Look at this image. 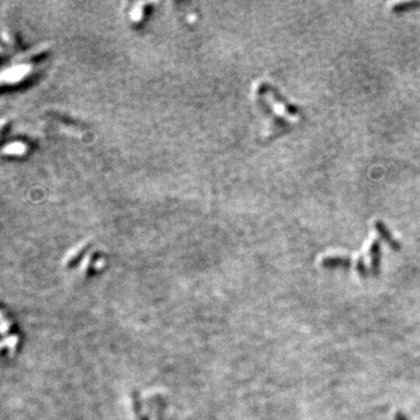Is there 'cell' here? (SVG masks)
<instances>
[{
    "mask_svg": "<svg viewBox=\"0 0 420 420\" xmlns=\"http://www.w3.org/2000/svg\"><path fill=\"white\" fill-rule=\"evenodd\" d=\"M370 256H371V270L370 272L374 275H377L380 273V267H381V248H380V242L375 241L371 249H370Z\"/></svg>",
    "mask_w": 420,
    "mask_h": 420,
    "instance_id": "cell-1",
    "label": "cell"
},
{
    "mask_svg": "<svg viewBox=\"0 0 420 420\" xmlns=\"http://www.w3.org/2000/svg\"><path fill=\"white\" fill-rule=\"evenodd\" d=\"M377 229H378V231L381 232L382 237H383L384 240L388 242L390 247H391L392 249H395V250H399L400 249V245H399L398 242H397L395 240V238H393L391 236V235H390V232L388 231L387 228H385V226L383 224H382V223H378V224H377Z\"/></svg>",
    "mask_w": 420,
    "mask_h": 420,
    "instance_id": "cell-2",
    "label": "cell"
}]
</instances>
